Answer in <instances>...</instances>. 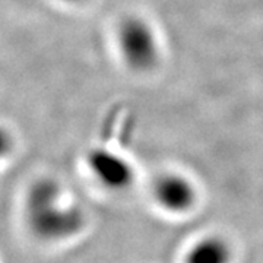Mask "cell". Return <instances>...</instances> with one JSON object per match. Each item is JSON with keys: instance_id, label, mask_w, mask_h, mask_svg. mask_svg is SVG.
I'll return each instance as SVG.
<instances>
[{"instance_id": "5b68a950", "label": "cell", "mask_w": 263, "mask_h": 263, "mask_svg": "<svg viewBox=\"0 0 263 263\" xmlns=\"http://www.w3.org/2000/svg\"><path fill=\"white\" fill-rule=\"evenodd\" d=\"M234 249L226 237L208 234L189 246L183 263H233Z\"/></svg>"}, {"instance_id": "6da1fadb", "label": "cell", "mask_w": 263, "mask_h": 263, "mask_svg": "<svg viewBox=\"0 0 263 263\" xmlns=\"http://www.w3.org/2000/svg\"><path fill=\"white\" fill-rule=\"evenodd\" d=\"M24 221L35 240L59 245L81 234L88 216L79 205L66 199L65 189L56 179L40 177L25 190Z\"/></svg>"}, {"instance_id": "8992f818", "label": "cell", "mask_w": 263, "mask_h": 263, "mask_svg": "<svg viewBox=\"0 0 263 263\" xmlns=\"http://www.w3.org/2000/svg\"><path fill=\"white\" fill-rule=\"evenodd\" d=\"M13 146V139L10 133L5 127H0V161L5 160L12 151Z\"/></svg>"}, {"instance_id": "3957f363", "label": "cell", "mask_w": 263, "mask_h": 263, "mask_svg": "<svg viewBox=\"0 0 263 263\" xmlns=\"http://www.w3.org/2000/svg\"><path fill=\"white\" fill-rule=\"evenodd\" d=\"M86 168L104 190L120 193L135 183L136 171L130 161L108 148H92L86 155Z\"/></svg>"}, {"instance_id": "277c9868", "label": "cell", "mask_w": 263, "mask_h": 263, "mask_svg": "<svg viewBox=\"0 0 263 263\" xmlns=\"http://www.w3.org/2000/svg\"><path fill=\"white\" fill-rule=\"evenodd\" d=\"M152 199L164 212L183 215L196 205L197 187L187 176L177 171H168L154 180Z\"/></svg>"}, {"instance_id": "7a4b0ae2", "label": "cell", "mask_w": 263, "mask_h": 263, "mask_svg": "<svg viewBox=\"0 0 263 263\" xmlns=\"http://www.w3.org/2000/svg\"><path fill=\"white\" fill-rule=\"evenodd\" d=\"M116 41L124 65L133 72L145 73L158 65L160 37L148 19L139 15L126 16L117 27Z\"/></svg>"}, {"instance_id": "52a82bcc", "label": "cell", "mask_w": 263, "mask_h": 263, "mask_svg": "<svg viewBox=\"0 0 263 263\" xmlns=\"http://www.w3.org/2000/svg\"><path fill=\"white\" fill-rule=\"evenodd\" d=\"M65 2H69V3H78V2H82V0H65Z\"/></svg>"}]
</instances>
